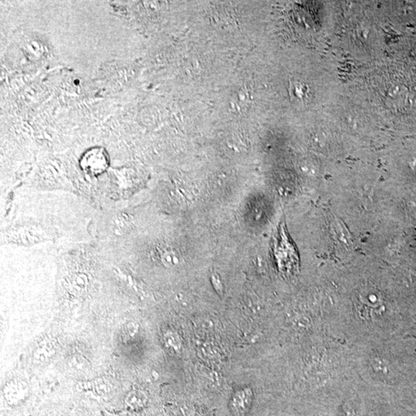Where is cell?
<instances>
[{"label":"cell","mask_w":416,"mask_h":416,"mask_svg":"<svg viewBox=\"0 0 416 416\" xmlns=\"http://www.w3.org/2000/svg\"><path fill=\"white\" fill-rule=\"evenodd\" d=\"M252 401V390L249 388L236 391L230 402L231 412L235 416H245L251 409Z\"/></svg>","instance_id":"cell-1"},{"label":"cell","mask_w":416,"mask_h":416,"mask_svg":"<svg viewBox=\"0 0 416 416\" xmlns=\"http://www.w3.org/2000/svg\"><path fill=\"white\" fill-rule=\"evenodd\" d=\"M148 402L147 394L140 390H132L125 398V403L131 410L136 411L144 409Z\"/></svg>","instance_id":"cell-2"},{"label":"cell","mask_w":416,"mask_h":416,"mask_svg":"<svg viewBox=\"0 0 416 416\" xmlns=\"http://www.w3.org/2000/svg\"><path fill=\"white\" fill-rule=\"evenodd\" d=\"M106 163H107V159L104 152L98 150L91 151L90 153H88V156H85V160H84V164L92 171L104 169L107 165Z\"/></svg>","instance_id":"cell-3"},{"label":"cell","mask_w":416,"mask_h":416,"mask_svg":"<svg viewBox=\"0 0 416 416\" xmlns=\"http://www.w3.org/2000/svg\"><path fill=\"white\" fill-rule=\"evenodd\" d=\"M164 342L166 347L174 352H179L182 349L180 338L177 333L168 331L164 335Z\"/></svg>","instance_id":"cell-4"},{"label":"cell","mask_w":416,"mask_h":416,"mask_svg":"<svg viewBox=\"0 0 416 416\" xmlns=\"http://www.w3.org/2000/svg\"><path fill=\"white\" fill-rule=\"evenodd\" d=\"M95 388H96V391L97 392V393L100 394V395H102V396L108 395V393H109V385L106 383L105 382H103L102 380L101 381H97L96 382Z\"/></svg>","instance_id":"cell-5"},{"label":"cell","mask_w":416,"mask_h":416,"mask_svg":"<svg viewBox=\"0 0 416 416\" xmlns=\"http://www.w3.org/2000/svg\"><path fill=\"white\" fill-rule=\"evenodd\" d=\"M84 359L82 360L80 357H75L72 358L70 362L71 367L77 370H83L84 369Z\"/></svg>","instance_id":"cell-6"},{"label":"cell","mask_w":416,"mask_h":416,"mask_svg":"<svg viewBox=\"0 0 416 416\" xmlns=\"http://www.w3.org/2000/svg\"><path fill=\"white\" fill-rule=\"evenodd\" d=\"M120 416H136L135 415L132 414V413H125L124 414H122Z\"/></svg>","instance_id":"cell-7"}]
</instances>
